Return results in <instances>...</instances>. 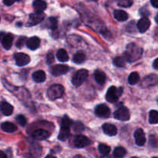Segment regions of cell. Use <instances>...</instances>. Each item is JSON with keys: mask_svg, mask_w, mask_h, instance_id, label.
<instances>
[{"mask_svg": "<svg viewBox=\"0 0 158 158\" xmlns=\"http://www.w3.org/2000/svg\"><path fill=\"white\" fill-rule=\"evenodd\" d=\"M143 49L138 46H136L135 43H130L126 46L125 52H124V56L127 61L133 63L136 61L142 56Z\"/></svg>", "mask_w": 158, "mask_h": 158, "instance_id": "cell-1", "label": "cell"}, {"mask_svg": "<svg viewBox=\"0 0 158 158\" xmlns=\"http://www.w3.org/2000/svg\"><path fill=\"white\" fill-rule=\"evenodd\" d=\"M64 92V88L60 84L51 86L47 90V97L50 100H55L60 98Z\"/></svg>", "mask_w": 158, "mask_h": 158, "instance_id": "cell-2", "label": "cell"}, {"mask_svg": "<svg viewBox=\"0 0 158 158\" xmlns=\"http://www.w3.org/2000/svg\"><path fill=\"white\" fill-rule=\"evenodd\" d=\"M122 89L121 87L116 88V86H111L109 89L107 91V94L105 97H106V100L109 103H116L120 95L122 94Z\"/></svg>", "mask_w": 158, "mask_h": 158, "instance_id": "cell-3", "label": "cell"}, {"mask_svg": "<svg viewBox=\"0 0 158 158\" xmlns=\"http://www.w3.org/2000/svg\"><path fill=\"white\" fill-rule=\"evenodd\" d=\"M88 77V72L86 69H80L77 71L72 78V83L76 87L81 86Z\"/></svg>", "mask_w": 158, "mask_h": 158, "instance_id": "cell-4", "label": "cell"}, {"mask_svg": "<svg viewBox=\"0 0 158 158\" xmlns=\"http://www.w3.org/2000/svg\"><path fill=\"white\" fill-rule=\"evenodd\" d=\"M114 117L116 120L126 121L130 118V114L129 110L125 106H120L114 113Z\"/></svg>", "mask_w": 158, "mask_h": 158, "instance_id": "cell-5", "label": "cell"}, {"mask_svg": "<svg viewBox=\"0 0 158 158\" xmlns=\"http://www.w3.org/2000/svg\"><path fill=\"white\" fill-rule=\"evenodd\" d=\"M45 18V14L43 12H35L33 13H31L29 17V21L28 25L30 26H36L41 23Z\"/></svg>", "mask_w": 158, "mask_h": 158, "instance_id": "cell-6", "label": "cell"}, {"mask_svg": "<svg viewBox=\"0 0 158 158\" xmlns=\"http://www.w3.org/2000/svg\"><path fill=\"white\" fill-rule=\"evenodd\" d=\"M73 144H74V146L75 147V148H83L91 144V140H90L87 137H85V136L77 135L74 138Z\"/></svg>", "mask_w": 158, "mask_h": 158, "instance_id": "cell-7", "label": "cell"}, {"mask_svg": "<svg viewBox=\"0 0 158 158\" xmlns=\"http://www.w3.org/2000/svg\"><path fill=\"white\" fill-rule=\"evenodd\" d=\"M156 85H158V76L155 74H150L146 77L141 83V86L144 88L154 86Z\"/></svg>", "mask_w": 158, "mask_h": 158, "instance_id": "cell-8", "label": "cell"}, {"mask_svg": "<svg viewBox=\"0 0 158 158\" xmlns=\"http://www.w3.org/2000/svg\"><path fill=\"white\" fill-rule=\"evenodd\" d=\"M94 114H95L96 116L102 117V118H108V117H110L111 110L106 105L100 104L95 107Z\"/></svg>", "mask_w": 158, "mask_h": 158, "instance_id": "cell-9", "label": "cell"}, {"mask_svg": "<svg viewBox=\"0 0 158 158\" xmlns=\"http://www.w3.org/2000/svg\"><path fill=\"white\" fill-rule=\"evenodd\" d=\"M68 70H69V67L66 65L57 64L50 68V73L54 77H59V76L67 73Z\"/></svg>", "mask_w": 158, "mask_h": 158, "instance_id": "cell-10", "label": "cell"}, {"mask_svg": "<svg viewBox=\"0 0 158 158\" xmlns=\"http://www.w3.org/2000/svg\"><path fill=\"white\" fill-rule=\"evenodd\" d=\"M14 59L15 60V63L19 66H23L27 65L30 62V58L28 55L23 52H18L14 55Z\"/></svg>", "mask_w": 158, "mask_h": 158, "instance_id": "cell-11", "label": "cell"}, {"mask_svg": "<svg viewBox=\"0 0 158 158\" xmlns=\"http://www.w3.org/2000/svg\"><path fill=\"white\" fill-rule=\"evenodd\" d=\"M135 141L138 146H143L146 143V137L142 129H137L134 133Z\"/></svg>", "mask_w": 158, "mask_h": 158, "instance_id": "cell-12", "label": "cell"}, {"mask_svg": "<svg viewBox=\"0 0 158 158\" xmlns=\"http://www.w3.org/2000/svg\"><path fill=\"white\" fill-rule=\"evenodd\" d=\"M1 40H2V43L3 47H4L6 49H9L12 45L13 35H12L11 33H8V34L3 33Z\"/></svg>", "mask_w": 158, "mask_h": 158, "instance_id": "cell-13", "label": "cell"}, {"mask_svg": "<svg viewBox=\"0 0 158 158\" xmlns=\"http://www.w3.org/2000/svg\"><path fill=\"white\" fill-rule=\"evenodd\" d=\"M150 26V21L147 17H143L139 20L137 23V28L140 32H145Z\"/></svg>", "mask_w": 158, "mask_h": 158, "instance_id": "cell-14", "label": "cell"}, {"mask_svg": "<svg viewBox=\"0 0 158 158\" xmlns=\"http://www.w3.org/2000/svg\"><path fill=\"white\" fill-rule=\"evenodd\" d=\"M102 130H103V132L105 134H107L108 136H112L116 135L117 134V128L116 126H114L113 124L111 123H105L102 126Z\"/></svg>", "mask_w": 158, "mask_h": 158, "instance_id": "cell-15", "label": "cell"}, {"mask_svg": "<svg viewBox=\"0 0 158 158\" xmlns=\"http://www.w3.org/2000/svg\"><path fill=\"white\" fill-rule=\"evenodd\" d=\"M40 40L37 36H33L29 38L26 42V46L31 50H35L40 46Z\"/></svg>", "mask_w": 158, "mask_h": 158, "instance_id": "cell-16", "label": "cell"}, {"mask_svg": "<svg viewBox=\"0 0 158 158\" xmlns=\"http://www.w3.org/2000/svg\"><path fill=\"white\" fill-rule=\"evenodd\" d=\"M50 134L48 131H45L43 129H38L36 130L33 133V137L34 138L37 139V140H45V139L49 137Z\"/></svg>", "mask_w": 158, "mask_h": 158, "instance_id": "cell-17", "label": "cell"}, {"mask_svg": "<svg viewBox=\"0 0 158 158\" xmlns=\"http://www.w3.org/2000/svg\"><path fill=\"white\" fill-rule=\"evenodd\" d=\"M1 129L6 133H13L17 131V127L10 122H5L2 123Z\"/></svg>", "mask_w": 158, "mask_h": 158, "instance_id": "cell-18", "label": "cell"}, {"mask_svg": "<svg viewBox=\"0 0 158 158\" xmlns=\"http://www.w3.org/2000/svg\"><path fill=\"white\" fill-rule=\"evenodd\" d=\"M33 79L36 83H43L46 80V74L44 71L37 70L33 73Z\"/></svg>", "mask_w": 158, "mask_h": 158, "instance_id": "cell-19", "label": "cell"}, {"mask_svg": "<svg viewBox=\"0 0 158 158\" xmlns=\"http://www.w3.org/2000/svg\"><path fill=\"white\" fill-rule=\"evenodd\" d=\"M0 108H1L2 114L6 116H10L13 112V106L6 102H3L1 104Z\"/></svg>", "mask_w": 158, "mask_h": 158, "instance_id": "cell-20", "label": "cell"}, {"mask_svg": "<svg viewBox=\"0 0 158 158\" xmlns=\"http://www.w3.org/2000/svg\"><path fill=\"white\" fill-rule=\"evenodd\" d=\"M94 80H96L99 84L102 85L105 83V80H106V76H105V73L102 72V71L99 70H96L94 72Z\"/></svg>", "mask_w": 158, "mask_h": 158, "instance_id": "cell-21", "label": "cell"}, {"mask_svg": "<svg viewBox=\"0 0 158 158\" xmlns=\"http://www.w3.org/2000/svg\"><path fill=\"white\" fill-rule=\"evenodd\" d=\"M33 6L36 12H43L46 9V3L43 0H35L33 3Z\"/></svg>", "mask_w": 158, "mask_h": 158, "instance_id": "cell-22", "label": "cell"}, {"mask_svg": "<svg viewBox=\"0 0 158 158\" xmlns=\"http://www.w3.org/2000/svg\"><path fill=\"white\" fill-rule=\"evenodd\" d=\"M114 17L116 19L118 20V21L123 22L127 20V19H128V14H127L125 11L118 9V10H115Z\"/></svg>", "mask_w": 158, "mask_h": 158, "instance_id": "cell-23", "label": "cell"}, {"mask_svg": "<svg viewBox=\"0 0 158 158\" xmlns=\"http://www.w3.org/2000/svg\"><path fill=\"white\" fill-rule=\"evenodd\" d=\"M70 137V128L62 127H60V131L59 133L58 139L61 141H65Z\"/></svg>", "mask_w": 158, "mask_h": 158, "instance_id": "cell-24", "label": "cell"}, {"mask_svg": "<svg viewBox=\"0 0 158 158\" xmlns=\"http://www.w3.org/2000/svg\"><path fill=\"white\" fill-rule=\"evenodd\" d=\"M57 57L59 61L60 62H67L69 60V56L67 52V51L64 49H60L57 51Z\"/></svg>", "mask_w": 158, "mask_h": 158, "instance_id": "cell-25", "label": "cell"}, {"mask_svg": "<svg viewBox=\"0 0 158 158\" xmlns=\"http://www.w3.org/2000/svg\"><path fill=\"white\" fill-rule=\"evenodd\" d=\"M85 60V55L83 52H77L73 56V61L77 64L82 63Z\"/></svg>", "mask_w": 158, "mask_h": 158, "instance_id": "cell-26", "label": "cell"}, {"mask_svg": "<svg viewBox=\"0 0 158 158\" xmlns=\"http://www.w3.org/2000/svg\"><path fill=\"white\" fill-rule=\"evenodd\" d=\"M140 78H139V75L138 73L133 72L130 73L129 77L128 78V82L130 85H135L139 81Z\"/></svg>", "mask_w": 158, "mask_h": 158, "instance_id": "cell-27", "label": "cell"}, {"mask_svg": "<svg viewBox=\"0 0 158 158\" xmlns=\"http://www.w3.org/2000/svg\"><path fill=\"white\" fill-rule=\"evenodd\" d=\"M149 122L151 124L158 123V112L156 110H151L149 114Z\"/></svg>", "mask_w": 158, "mask_h": 158, "instance_id": "cell-28", "label": "cell"}, {"mask_svg": "<svg viewBox=\"0 0 158 158\" xmlns=\"http://www.w3.org/2000/svg\"><path fill=\"white\" fill-rule=\"evenodd\" d=\"M99 151L100 152V154H102V155L107 156L110 153L111 148L109 146H108V145L104 144V143H100L99 145Z\"/></svg>", "mask_w": 158, "mask_h": 158, "instance_id": "cell-29", "label": "cell"}, {"mask_svg": "<svg viewBox=\"0 0 158 158\" xmlns=\"http://www.w3.org/2000/svg\"><path fill=\"white\" fill-rule=\"evenodd\" d=\"M114 156L116 158H122L126 154V151L122 147H118L114 150Z\"/></svg>", "mask_w": 158, "mask_h": 158, "instance_id": "cell-30", "label": "cell"}, {"mask_svg": "<svg viewBox=\"0 0 158 158\" xmlns=\"http://www.w3.org/2000/svg\"><path fill=\"white\" fill-rule=\"evenodd\" d=\"M46 24H47V27L49 28V29L54 30V29H57V19L54 18V17H50V18L48 19Z\"/></svg>", "mask_w": 158, "mask_h": 158, "instance_id": "cell-31", "label": "cell"}, {"mask_svg": "<svg viewBox=\"0 0 158 158\" xmlns=\"http://www.w3.org/2000/svg\"><path fill=\"white\" fill-rule=\"evenodd\" d=\"M73 121L68 117V116H64L61 120V127H67L71 128L73 125Z\"/></svg>", "mask_w": 158, "mask_h": 158, "instance_id": "cell-32", "label": "cell"}, {"mask_svg": "<svg viewBox=\"0 0 158 158\" xmlns=\"http://www.w3.org/2000/svg\"><path fill=\"white\" fill-rule=\"evenodd\" d=\"M113 63L118 67H124L125 65V61L122 57L117 56L113 60Z\"/></svg>", "mask_w": 158, "mask_h": 158, "instance_id": "cell-33", "label": "cell"}, {"mask_svg": "<svg viewBox=\"0 0 158 158\" xmlns=\"http://www.w3.org/2000/svg\"><path fill=\"white\" fill-rule=\"evenodd\" d=\"M72 127L73 130L77 133L82 132V131H84V129H85V127H84L83 123H81V122H76V123H74Z\"/></svg>", "mask_w": 158, "mask_h": 158, "instance_id": "cell-34", "label": "cell"}, {"mask_svg": "<svg viewBox=\"0 0 158 158\" xmlns=\"http://www.w3.org/2000/svg\"><path fill=\"white\" fill-rule=\"evenodd\" d=\"M133 0H120V1L118 2V5H119L120 7L128 8V7H130V6L133 5Z\"/></svg>", "mask_w": 158, "mask_h": 158, "instance_id": "cell-35", "label": "cell"}, {"mask_svg": "<svg viewBox=\"0 0 158 158\" xmlns=\"http://www.w3.org/2000/svg\"><path fill=\"white\" fill-rule=\"evenodd\" d=\"M15 120H16L17 123H19V124L20 125V126L22 127H24L25 125L26 124V117H24L23 115H19L17 116L16 118H15Z\"/></svg>", "mask_w": 158, "mask_h": 158, "instance_id": "cell-36", "label": "cell"}, {"mask_svg": "<svg viewBox=\"0 0 158 158\" xmlns=\"http://www.w3.org/2000/svg\"><path fill=\"white\" fill-rule=\"evenodd\" d=\"M26 38H25V37H21L20 39H19V40L17 41V43H16L17 47H19V48L23 47V46L24 45V43H26Z\"/></svg>", "mask_w": 158, "mask_h": 158, "instance_id": "cell-37", "label": "cell"}, {"mask_svg": "<svg viewBox=\"0 0 158 158\" xmlns=\"http://www.w3.org/2000/svg\"><path fill=\"white\" fill-rule=\"evenodd\" d=\"M46 63H47V64L50 65L52 64L54 62V55H53V53H51V52H50V53L47 54V57H46Z\"/></svg>", "mask_w": 158, "mask_h": 158, "instance_id": "cell-38", "label": "cell"}, {"mask_svg": "<svg viewBox=\"0 0 158 158\" xmlns=\"http://www.w3.org/2000/svg\"><path fill=\"white\" fill-rule=\"evenodd\" d=\"M15 2V0H3V2L6 6H11Z\"/></svg>", "mask_w": 158, "mask_h": 158, "instance_id": "cell-39", "label": "cell"}, {"mask_svg": "<svg viewBox=\"0 0 158 158\" xmlns=\"http://www.w3.org/2000/svg\"><path fill=\"white\" fill-rule=\"evenodd\" d=\"M151 5L155 8H158V0H151Z\"/></svg>", "mask_w": 158, "mask_h": 158, "instance_id": "cell-40", "label": "cell"}, {"mask_svg": "<svg viewBox=\"0 0 158 158\" xmlns=\"http://www.w3.org/2000/svg\"><path fill=\"white\" fill-rule=\"evenodd\" d=\"M153 67H154V69H158V58L156 59V60H155L154 61H153Z\"/></svg>", "mask_w": 158, "mask_h": 158, "instance_id": "cell-41", "label": "cell"}, {"mask_svg": "<svg viewBox=\"0 0 158 158\" xmlns=\"http://www.w3.org/2000/svg\"><path fill=\"white\" fill-rule=\"evenodd\" d=\"M0 158H7V156L3 151H0Z\"/></svg>", "mask_w": 158, "mask_h": 158, "instance_id": "cell-42", "label": "cell"}, {"mask_svg": "<svg viewBox=\"0 0 158 158\" xmlns=\"http://www.w3.org/2000/svg\"><path fill=\"white\" fill-rule=\"evenodd\" d=\"M45 158H57V157H54V156H53V155H48V156H46Z\"/></svg>", "mask_w": 158, "mask_h": 158, "instance_id": "cell-43", "label": "cell"}, {"mask_svg": "<svg viewBox=\"0 0 158 158\" xmlns=\"http://www.w3.org/2000/svg\"><path fill=\"white\" fill-rule=\"evenodd\" d=\"M74 158H85V157H84L83 156H81V155H76Z\"/></svg>", "mask_w": 158, "mask_h": 158, "instance_id": "cell-44", "label": "cell"}, {"mask_svg": "<svg viewBox=\"0 0 158 158\" xmlns=\"http://www.w3.org/2000/svg\"><path fill=\"white\" fill-rule=\"evenodd\" d=\"M155 21H156V23H158V14L156 15V17H155Z\"/></svg>", "mask_w": 158, "mask_h": 158, "instance_id": "cell-45", "label": "cell"}, {"mask_svg": "<svg viewBox=\"0 0 158 158\" xmlns=\"http://www.w3.org/2000/svg\"><path fill=\"white\" fill-rule=\"evenodd\" d=\"M131 158H138V157H131Z\"/></svg>", "mask_w": 158, "mask_h": 158, "instance_id": "cell-46", "label": "cell"}, {"mask_svg": "<svg viewBox=\"0 0 158 158\" xmlns=\"http://www.w3.org/2000/svg\"><path fill=\"white\" fill-rule=\"evenodd\" d=\"M92 1H94V2H97L98 0H92Z\"/></svg>", "mask_w": 158, "mask_h": 158, "instance_id": "cell-47", "label": "cell"}, {"mask_svg": "<svg viewBox=\"0 0 158 158\" xmlns=\"http://www.w3.org/2000/svg\"><path fill=\"white\" fill-rule=\"evenodd\" d=\"M17 1H21V0H17Z\"/></svg>", "mask_w": 158, "mask_h": 158, "instance_id": "cell-48", "label": "cell"}, {"mask_svg": "<svg viewBox=\"0 0 158 158\" xmlns=\"http://www.w3.org/2000/svg\"><path fill=\"white\" fill-rule=\"evenodd\" d=\"M153 158H158V157H153Z\"/></svg>", "mask_w": 158, "mask_h": 158, "instance_id": "cell-49", "label": "cell"}]
</instances>
